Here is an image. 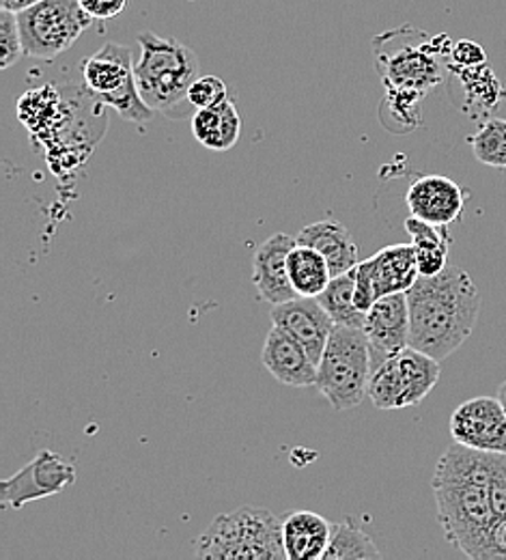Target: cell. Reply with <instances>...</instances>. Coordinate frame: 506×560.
<instances>
[{
	"label": "cell",
	"mask_w": 506,
	"mask_h": 560,
	"mask_svg": "<svg viewBox=\"0 0 506 560\" xmlns=\"http://www.w3.org/2000/svg\"><path fill=\"white\" fill-rule=\"evenodd\" d=\"M332 539V524L313 511H295L283 520V541L290 560L323 559Z\"/></svg>",
	"instance_id": "19"
},
{
	"label": "cell",
	"mask_w": 506,
	"mask_h": 560,
	"mask_svg": "<svg viewBox=\"0 0 506 560\" xmlns=\"http://www.w3.org/2000/svg\"><path fill=\"white\" fill-rule=\"evenodd\" d=\"M368 351H370V371L410 348V304L408 293H390L379 298L364 317L362 326Z\"/></svg>",
	"instance_id": "11"
},
{
	"label": "cell",
	"mask_w": 506,
	"mask_h": 560,
	"mask_svg": "<svg viewBox=\"0 0 506 560\" xmlns=\"http://www.w3.org/2000/svg\"><path fill=\"white\" fill-rule=\"evenodd\" d=\"M80 71L84 89L106 108L117 110L132 124H146L153 117L155 110L143 100L137 84L132 48L108 42L82 61Z\"/></svg>",
	"instance_id": "7"
},
{
	"label": "cell",
	"mask_w": 506,
	"mask_h": 560,
	"mask_svg": "<svg viewBox=\"0 0 506 560\" xmlns=\"http://www.w3.org/2000/svg\"><path fill=\"white\" fill-rule=\"evenodd\" d=\"M295 237L297 244H306L326 257L332 277L345 275L361 264L358 244L354 242L350 229L337 220H319L308 224Z\"/></svg>",
	"instance_id": "17"
},
{
	"label": "cell",
	"mask_w": 506,
	"mask_h": 560,
	"mask_svg": "<svg viewBox=\"0 0 506 560\" xmlns=\"http://www.w3.org/2000/svg\"><path fill=\"white\" fill-rule=\"evenodd\" d=\"M405 231L410 233L412 244L416 248L421 277L439 275L448 266V250L452 244L448 226L421 220L410 213V218L405 220Z\"/></svg>",
	"instance_id": "21"
},
{
	"label": "cell",
	"mask_w": 506,
	"mask_h": 560,
	"mask_svg": "<svg viewBox=\"0 0 506 560\" xmlns=\"http://www.w3.org/2000/svg\"><path fill=\"white\" fill-rule=\"evenodd\" d=\"M370 377V351L362 328L334 324L317 364V386L328 404L343 412L361 406Z\"/></svg>",
	"instance_id": "6"
},
{
	"label": "cell",
	"mask_w": 506,
	"mask_h": 560,
	"mask_svg": "<svg viewBox=\"0 0 506 560\" xmlns=\"http://www.w3.org/2000/svg\"><path fill=\"white\" fill-rule=\"evenodd\" d=\"M439 380V360L416 348H405L370 371L366 397L377 410L419 406Z\"/></svg>",
	"instance_id": "9"
},
{
	"label": "cell",
	"mask_w": 506,
	"mask_h": 560,
	"mask_svg": "<svg viewBox=\"0 0 506 560\" xmlns=\"http://www.w3.org/2000/svg\"><path fill=\"white\" fill-rule=\"evenodd\" d=\"M468 142L481 164L506 168V119L485 121L476 135L468 137Z\"/></svg>",
	"instance_id": "27"
},
{
	"label": "cell",
	"mask_w": 506,
	"mask_h": 560,
	"mask_svg": "<svg viewBox=\"0 0 506 560\" xmlns=\"http://www.w3.org/2000/svg\"><path fill=\"white\" fill-rule=\"evenodd\" d=\"M490 464V498L494 517L506 515V453H487Z\"/></svg>",
	"instance_id": "30"
},
{
	"label": "cell",
	"mask_w": 506,
	"mask_h": 560,
	"mask_svg": "<svg viewBox=\"0 0 506 560\" xmlns=\"http://www.w3.org/2000/svg\"><path fill=\"white\" fill-rule=\"evenodd\" d=\"M452 442L463 446L506 453V412L496 397H476L461 404L450 417Z\"/></svg>",
	"instance_id": "12"
},
{
	"label": "cell",
	"mask_w": 506,
	"mask_h": 560,
	"mask_svg": "<svg viewBox=\"0 0 506 560\" xmlns=\"http://www.w3.org/2000/svg\"><path fill=\"white\" fill-rule=\"evenodd\" d=\"M91 24L80 0H39L17 13L24 55L39 61L61 57Z\"/></svg>",
	"instance_id": "8"
},
{
	"label": "cell",
	"mask_w": 506,
	"mask_h": 560,
	"mask_svg": "<svg viewBox=\"0 0 506 560\" xmlns=\"http://www.w3.org/2000/svg\"><path fill=\"white\" fill-rule=\"evenodd\" d=\"M487 63V52L470 39H461L457 44H452L450 50V68H479Z\"/></svg>",
	"instance_id": "31"
},
{
	"label": "cell",
	"mask_w": 506,
	"mask_h": 560,
	"mask_svg": "<svg viewBox=\"0 0 506 560\" xmlns=\"http://www.w3.org/2000/svg\"><path fill=\"white\" fill-rule=\"evenodd\" d=\"M448 70L459 75V80L466 89L468 102L472 106L492 110L503 97H506V91L503 89L501 80L496 78V73L487 63L479 66V68H450L448 66Z\"/></svg>",
	"instance_id": "26"
},
{
	"label": "cell",
	"mask_w": 506,
	"mask_h": 560,
	"mask_svg": "<svg viewBox=\"0 0 506 560\" xmlns=\"http://www.w3.org/2000/svg\"><path fill=\"white\" fill-rule=\"evenodd\" d=\"M481 560H506V515L494 520Z\"/></svg>",
	"instance_id": "32"
},
{
	"label": "cell",
	"mask_w": 506,
	"mask_h": 560,
	"mask_svg": "<svg viewBox=\"0 0 506 560\" xmlns=\"http://www.w3.org/2000/svg\"><path fill=\"white\" fill-rule=\"evenodd\" d=\"M226 84L217 75H199L190 91H188V102L199 110V108H212L226 100Z\"/></svg>",
	"instance_id": "29"
},
{
	"label": "cell",
	"mask_w": 506,
	"mask_h": 560,
	"mask_svg": "<svg viewBox=\"0 0 506 560\" xmlns=\"http://www.w3.org/2000/svg\"><path fill=\"white\" fill-rule=\"evenodd\" d=\"M192 135L212 151H228L242 137V115L233 100L212 108H199L192 117Z\"/></svg>",
	"instance_id": "20"
},
{
	"label": "cell",
	"mask_w": 506,
	"mask_h": 560,
	"mask_svg": "<svg viewBox=\"0 0 506 560\" xmlns=\"http://www.w3.org/2000/svg\"><path fill=\"white\" fill-rule=\"evenodd\" d=\"M39 0H0V7L7 9V11H13V13H20L33 4H37Z\"/></svg>",
	"instance_id": "34"
},
{
	"label": "cell",
	"mask_w": 506,
	"mask_h": 560,
	"mask_svg": "<svg viewBox=\"0 0 506 560\" xmlns=\"http://www.w3.org/2000/svg\"><path fill=\"white\" fill-rule=\"evenodd\" d=\"M201 559L285 560L283 520L263 506H237L217 515L197 541Z\"/></svg>",
	"instance_id": "4"
},
{
	"label": "cell",
	"mask_w": 506,
	"mask_h": 560,
	"mask_svg": "<svg viewBox=\"0 0 506 560\" xmlns=\"http://www.w3.org/2000/svg\"><path fill=\"white\" fill-rule=\"evenodd\" d=\"M272 324L290 332L291 337L308 351V355L319 364L321 353L334 330V319L321 306L317 298L295 295L283 304L272 306Z\"/></svg>",
	"instance_id": "13"
},
{
	"label": "cell",
	"mask_w": 506,
	"mask_h": 560,
	"mask_svg": "<svg viewBox=\"0 0 506 560\" xmlns=\"http://www.w3.org/2000/svg\"><path fill=\"white\" fill-rule=\"evenodd\" d=\"M139 46L141 57L134 61L139 91L155 113L170 115L175 106L188 100V91L199 78V59L179 39L155 33L139 35Z\"/></svg>",
	"instance_id": "5"
},
{
	"label": "cell",
	"mask_w": 506,
	"mask_h": 560,
	"mask_svg": "<svg viewBox=\"0 0 506 560\" xmlns=\"http://www.w3.org/2000/svg\"><path fill=\"white\" fill-rule=\"evenodd\" d=\"M381 559L373 539L361 526L348 517L345 522L332 526V539L323 555V560Z\"/></svg>",
	"instance_id": "25"
},
{
	"label": "cell",
	"mask_w": 506,
	"mask_h": 560,
	"mask_svg": "<svg viewBox=\"0 0 506 560\" xmlns=\"http://www.w3.org/2000/svg\"><path fill=\"white\" fill-rule=\"evenodd\" d=\"M405 203L412 215L448 226L461 218L466 206V190L450 177L427 175L410 186Z\"/></svg>",
	"instance_id": "15"
},
{
	"label": "cell",
	"mask_w": 506,
	"mask_h": 560,
	"mask_svg": "<svg viewBox=\"0 0 506 560\" xmlns=\"http://www.w3.org/2000/svg\"><path fill=\"white\" fill-rule=\"evenodd\" d=\"M75 483V468L55 453L39 451L22 470L0 481V500L11 509H22L33 500L57 495Z\"/></svg>",
	"instance_id": "10"
},
{
	"label": "cell",
	"mask_w": 506,
	"mask_h": 560,
	"mask_svg": "<svg viewBox=\"0 0 506 560\" xmlns=\"http://www.w3.org/2000/svg\"><path fill=\"white\" fill-rule=\"evenodd\" d=\"M377 300L390 293H408L421 277L414 244H397L366 259Z\"/></svg>",
	"instance_id": "18"
},
{
	"label": "cell",
	"mask_w": 506,
	"mask_h": 560,
	"mask_svg": "<svg viewBox=\"0 0 506 560\" xmlns=\"http://www.w3.org/2000/svg\"><path fill=\"white\" fill-rule=\"evenodd\" d=\"M432 488L448 544L468 559L481 560L496 520L490 498L487 451L452 442L437 462Z\"/></svg>",
	"instance_id": "1"
},
{
	"label": "cell",
	"mask_w": 506,
	"mask_h": 560,
	"mask_svg": "<svg viewBox=\"0 0 506 560\" xmlns=\"http://www.w3.org/2000/svg\"><path fill=\"white\" fill-rule=\"evenodd\" d=\"M354 295H356V268L330 280V284L317 295V300L334 319V324L362 328L366 313H362L356 306Z\"/></svg>",
	"instance_id": "23"
},
{
	"label": "cell",
	"mask_w": 506,
	"mask_h": 560,
	"mask_svg": "<svg viewBox=\"0 0 506 560\" xmlns=\"http://www.w3.org/2000/svg\"><path fill=\"white\" fill-rule=\"evenodd\" d=\"M498 399H501V404H503L506 412V380L501 384V388H498Z\"/></svg>",
	"instance_id": "35"
},
{
	"label": "cell",
	"mask_w": 506,
	"mask_h": 560,
	"mask_svg": "<svg viewBox=\"0 0 506 560\" xmlns=\"http://www.w3.org/2000/svg\"><path fill=\"white\" fill-rule=\"evenodd\" d=\"M24 55L17 13L2 9L0 11V68L7 70Z\"/></svg>",
	"instance_id": "28"
},
{
	"label": "cell",
	"mask_w": 506,
	"mask_h": 560,
	"mask_svg": "<svg viewBox=\"0 0 506 560\" xmlns=\"http://www.w3.org/2000/svg\"><path fill=\"white\" fill-rule=\"evenodd\" d=\"M452 44L446 35L429 37L410 24L381 33L373 39L375 68L386 89H408L427 95L444 80V59Z\"/></svg>",
	"instance_id": "3"
},
{
	"label": "cell",
	"mask_w": 506,
	"mask_h": 560,
	"mask_svg": "<svg viewBox=\"0 0 506 560\" xmlns=\"http://www.w3.org/2000/svg\"><path fill=\"white\" fill-rule=\"evenodd\" d=\"M423 93L408 89H386V97L379 106V119L390 132H412L421 126Z\"/></svg>",
	"instance_id": "24"
},
{
	"label": "cell",
	"mask_w": 506,
	"mask_h": 560,
	"mask_svg": "<svg viewBox=\"0 0 506 560\" xmlns=\"http://www.w3.org/2000/svg\"><path fill=\"white\" fill-rule=\"evenodd\" d=\"M80 4L93 20H110L123 13L128 0H80Z\"/></svg>",
	"instance_id": "33"
},
{
	"label": "cell",
	"mask_w": 506,
	"mask_h": 560,
	"mask_svg": "<svg viewBox=\"0 0 506 560\" xmlns=\"http://www.w3.org/2000/svg\"><path fill=\"white\" fill-rule=\"evenodd\" d=\"M297 246V237L290 233H274L255 253L252 282L259 295L272 306L293 300L297 293L290 279V253Z\"/></svg>",
	"instance_id": "14"
},
{
	"label": "cell",
	"mask_w": 506,
	"mask_h": 560,
	"mask_svg": "<svg viewBox=\"0 0 506 560\" xmlns=\"http://www.w3.org/2000/svg\"><path fill=\"white\" fill-rule=\"evenodd\" d=\"M287 266L295 293L304 298H317L334 279L326 257L306 244H297L291 250Z\"/></svg>",
	"instance_id": "22"
},
{
	"label": "cell",
	"mask_w": 506,
	"mask_h": 560,
	"mask_svg": "<svg viewBox=\"0 0 506 560\" xmlns=\"http://www.w3.org/2000/svg\"><path fill=\"white\" fill-rule=\"evenodd\" d=\"M410 348L444 360L472 335L481 315V293L472 277L446 266L434 277H419L408 291Z\"/></svg>",
	"instance_id": "2"
},
{
	"label": "cell",
	"mask_w": 506,
	"mask_h": 560,
	"mask_svg": "<svg viewBox=\"0 0 506 560\" xmlns=\"http://www.w3.org/2000/svg\"><path fill=\"white\" fill-rule=\"evenodd\" d=\"M261 358L272 377L281 384L291 388L317 386V362L283 328L272 326Z\"/></svg>",
	"instance_id": "16"
}]
</instances>
